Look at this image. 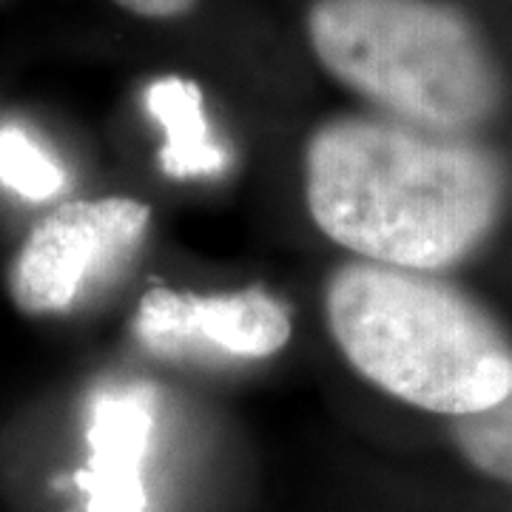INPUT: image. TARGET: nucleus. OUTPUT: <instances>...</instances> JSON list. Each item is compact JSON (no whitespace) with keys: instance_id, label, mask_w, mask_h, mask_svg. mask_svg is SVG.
Segmentation results:
<instances>
[{"instance_id":"nucleus-10","label":"nucleus","mask_w":512,"mask_h":512,"mask_svg":"<svg viewBox=\"0 0 512 512\" xmlns=\"http://www.w3.org/2000/svg\"><path fill=\"white\" fill-rule=\"evenodd\" d=\"M117 6H123L128 12L140 15V18H180L185 12H191L197 6V0H114Z\"/></svg>"},{"instance_id":"nucleus-9","label":"nucleus","mask_w":512,"mask_h":512,"mask_svg":"<svg viewBox=\"0 0 512 512\" xmlns=\"http://www.w3.org/2000/svg\"><path fill=\"white\" fill-rule=\"evenodd\" d=\"M0 185L23 200L43 202L66 188L63 168L15 126L0 128Z\"/></svg>"},{"instance_id":"nucleus-2","label":"nucleus","mask_w":512,"mask_h":512,"mask_svg":"<svg viewBox=\"0 0 512 512\" xmlns=\"http://www.w3.org/2000/svg\"><path fill=\"white\" fill-rule=\"evenodd\" d=\"M325 316L350 367L387 396L447 419L512 393V339L453 282L379 262H342Z\"/></svg>"},{"instance_id":"nucleus-4","label":"nucleus","mask_w":512,"mask_h":512,"mask_svg":"<svg viewBox=\"0 0 512 512\" xmlns=\"http://www.w3.org/2000/svg\"><path fill=\"white\" fill-rule=\"evenodd\" d=\"M151 208L128 197L63 202L23 239L6 288L26 316L72 311L140 251Z\"/></svg>"},{"instance_id":"nucleus-8","label":"nucleus","mask_w":512,"mask_h":512,"mask_svg":"<svg viewBox=\"0 0 512 512\" xmlns=\"http://www.w3.org/2000/svg\"><path fill=\"white\" fill-rule=\"evenodd\" d=\"M450 439L473 470L512 487V393L481 413L450 419Z\"/></svg>"},{"instance_id":"nucleus-7","label":"nucleus","mask_w":512,"mask_h":512,"mask_svg":"<svg viewBox=\"0 0 512 512\" xmlns=\"http://www.w3.org/2000/svg\"><path fill=\"white\" fill-rule=\"evenodd\" d=\"M146 106L165 131L160 168L168 177L200 180L225 171L228 151L211 137L197 83L183 77H160L148 86Z\"/></svg>"},{"instance_id":"nucleus-5","label":"nucleus","mask_w":512,"mask_h":512,"mask_svg":"<svg viewBox=\"0 0 512 512\" xmlns=\"http://www.w3.org/2000/svg\"><path fill=\"white\" fill-rule=\"evenodd\" d=\"M291 328L288 308L262 285L211 296L154 288L131 322L137 342L151 353L202 362L268 359L291 342Z\"/></svg>"},{"instance_id":"nucleus-1","label":"nucleus","mask_w":512,"mask_h":512,"mask_svg":"<svg viewBox=\"0 0 512 512\" xmlns=\"http://www.w3.org/2000/svg\"><path fill=\"white\" fill-rule=\"evenodd\" d=\"M305 202L316 228L356 259L436 274L493 237L507 171L470 137L333 117L305 146Z\"/></svg>"},{"instance_id":"nucleus-6","label":"nucleus","mask_w":512,"mask_h":512,"mask_svg":"<svg viewBox=\"0 0 512 512\" xmlns=\"http://www.w3.org/2000/svg\"><path fill=\"white\" fill-rule=\"evenodd\" d=\"M154 430V402L148 387L100 390L89 407V464L77 484L89 495V512H146L148 441Z\"/></svg>"},{"instance_id":"nucleus-3","label":"nucleus","mask_w":512,"mask_h":512,"mask_svg":"<svg viewBox=\"0 0 512 512\" xmlns=\"http://www.w3.org/2000/svg\"><path fill=\"white\" fill-rule=\"evenodd\" d=\"M313 55L390 120L467 137L504 100V77L481 29L447 0H313Z\"/></svg>"}]
</instances>
